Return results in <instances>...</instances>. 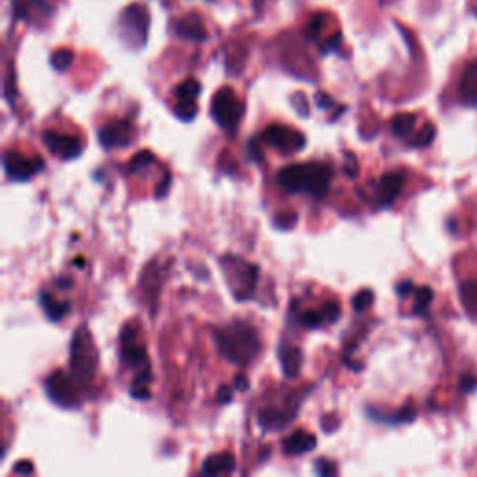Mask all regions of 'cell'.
<instances>
[{"label": "cell", "instance_id": "cell-21", "mask_svg": "<svg viewBox=\"0 0 477 477\" xmlns=\"http://www.w3.org/2000/svg\"><path fill=\"white\" fill-rule=\"evenodd\" d=\"M201 94V84L196 79H187L181 82L176 88L174 95H176L177 105H196V99Z\"/></svg>", "mask_w": 477, "mask_h": 477}, {"label": "cell", "instance_id": "cell-43", "mask_svg": "<svg viewBox=\"0 0 477 477\" xmlns=\"http://www.w3.org/2000/svg\"><path fill=\"white\" fill-rule=\"evenodd\" d=\"M476 384H477L476 378H465V380H463V388H465L466 392H468V389H470V392H471Z\"/></svg>", "mask_w": 477, "mask_h": 477}, {"label": "cell", "instance_id": "cell-33", "mask_svg": "<svg viewBox=\"0 0 477 477\" xmlns=\"http://www.w3.org/2000/svg\"><path fill=\"white\" fill-rule=\"evenodd\" d=\"M336 471H338V468H336V465H334L332 460L319 458V460L315 463V474H317V476H334Z\"/></svg>", "mask_w": 477, "mask_h": 477}, {"label": "cell", "instance_id": "cell-15", "mask_svg": "<svg viewBox=\"0 0 477 477\" xmlns=\"http://www.w3.org/2000/svg\"><path fill=\"white\" fill-rule=\"evenodd\" d=\"M174 32H176L177 38L190 39V41H205L207 39L205 25L200 19V15H196V13H189L187 17L176 21Z\"/></svg>", "mask_w": 477, "mask_h": 477}, {"label": "cell", "instance_id": "cell-42", "mask_svg": "<svg viewBox=\"0 0 477 477\" xmlns=\"http://www.w3.org/2000/svg\"><path fill=\"white\" fill-rule=\"evenodd\" d=\"M57 285L60 289H71L73 287V280H71V276H60L57 278Z\"/></svg>", "mask_w": 477, "mask_h": 477}, {"label": "cell", "instance_id": "cell-13", "mask_svg": "<svg viewBox=\"0 0 477 477\" xmlns=\"http://www.w3.org/2000/svg\"><path fill=\"white\" fill-rule=\"evenodd\" d=\"M405 183H407V174L401 172V170L384 174L377 183L378 203H380L383 207H389V205L397 200V196L401 194Z\"/></svg>", "mask_w": 477, "mask_h": 477}, {"label": "cell", "instance_id": "cell-9", "mask_svg": "<svg viewBox=\"0 0 477 477\" xmlns=\"http://www.w3.org/2000/svg\"><path fill=\"white\" fill-rule=\"evenodd\" d=\"M4 172L12 181H28L43 170V161L39 157H28L21 151L10 150L4 153Z\"/></svg>", "mask_w": 477, "mask_h": 477}, {"label": "cell", "instance_id": "cell-7", "mask_svg": "<svg viewBox=\"0 0 477 477\" xmlns=\"http://www.w3.org/2000/svg\"><path fill=\"white\" fill-rule=\"evenodd\" d=\"M233 261H235V267H230V263H226V261H222V265L226 267V270L237 274V278L233 276L227 278V280H230V285H232L235 301L245 302L248 301V298L254 295V291H256V285H258L259 280V267L258 265L246 263V261L237 258H233Z\"/></svg>", "mask_w": 477, "mask_h": 477}, {"label": "cell", "instance_id": "cell-30", "mask_svg": "<svg viewBox=\"0 0 477 477\" xmlns=\"http://www.w3.org/2000/svg\"><path fill=\"white\" fill-rule=\"evenodd\" d=\"M319 312H321V315H323L325 323H336V321L339 319L341 308H339V302L328 301V302H325L323 306H321Z\"/></svg>", "mask_w": 477, "mask_h": 477}, {"label": "cell", "instance_id": "cell-34", "mask_svg": "<svg viewBox=\"0 0 477 477\" xmlns=\"http://www.w3.org/2000/svg\"><path fill=\"white\" fill-rule=\"evenodd\" d=\"M176 114L183 121H190L198 114V105H176Z\"/></svg>", "mask_w": 477, "mask_h": 477}, {"label": "cell", "instance_id": "cell-6", "mask_svg": "<svg viewBox=\"0 0 477 477\" xmlns=\"http://www.w3.org/2000/svg\"><path fill=\"white\" fill-rule=\"evenodd\" d=\"M119 28H121V38L131 47H142L150 28V17L145 8L142 4L127 6L119 15Z\"/></svg>", "mask_w": 477, "mask_h": 477}, {"label": "cell", "instance_id": "cell-31", "mask_svg": "<svg viewBox=\"0 0 477 477\" xmlns=\"http://www.w3.org/2000/svg\"><path fill=\"white\" fill-rule=\"evenodd\" d=\"M301 323L306 328H312V330H314V328H319L321 325H325V319H323L319 309H315V312H304V314L301 315Z\"/></svg>", "mask_w": 477, "mask_h": 477}, {"label": "cell", "instance_id": "cell-38", "mask_svg": "<svg viewBox=\"0 0 477 477\" xmlns=\"http://www.w3.org/2000/svg\"><path fill=\"white\" fill-rule=\"evenodd\" d=\"M13 471L19 474V476H28V474L34 471V466H32V463H28V460H21V463H17V465L13 466Z\"/></svg>", "mask_w": 477, "mask_h": 477}, {"label": "cell", "instance_id": "cell-32", "mask_svg": "<svg viewBox=\"0 0 477 477\" xmlns=\"http://www.w3.org/2000/svg\"><path fill=\"white\" fill-rule=\"evenodd\" d=\"M296 220H298V214L296 213H282L274 216V224H276V227L291 230L296 224Z\"/></svg>", "mask_w": 477, "mask_h": 477}, {"label": "cell", "instance_id": "cell-24", "mask_svg": "<svg viewBox=\"0 0 477 477\" xmlns=\"http://www.w3.org/2000/svg\"><path fill=\"white\" fill-rule=\"evenodd\" d=\"M369 416H373L375 420L388 421V423H405V421L414 420L416 410L412 407H405L401 408L399 412H396V414H389V416H380L377 410H369Z\"/></svg>", "mask_w": 477, "mask_h": 477}, {"label": "cell", "instance_id": "cell-22", "mask_svg": "<svg viewBox=\"0 0 477 477\" xmlns=\"http://www.w3.org/2000/svg\"><path fill=\"white\" fill-rule=\"evenodd\" d=\"M458 293H460V302H463L468 315L477 317V282L460 283Z\"/></svg>", "mask_w": 477, "mask_h": 477}, {"label": "cell", "instance_id": "cell-10", "mask_svg": "<svg viewBox=\"0 0 477 477\" xmlns=\"http://www.w3.org/2000/svg\"><path fill=\"white\" fill-rule=\"evenodd\" d=\"M119 347H121V362L129 367H134L136 371L148 369L150 367V358L145 347L139 341V330L127 325L119 338Z\"/></svg>", "mask_w": 477, "mask_h": 477}, {"label": "cell", "instance_id": "cell-29", "mask_svg": "<svg viewBox=\"0 0 477 477\" xmlns=\"http://www.w3.org/2000/svg\"><path fill=\"white\" fill-rule=\"evenodd\" d=\"M371 302H373V293H371L369 289H364V291L356 293L354 298H352V309H354L356 314H362V312H365V309L369 308Z\"/></svg>", "mask_w": 477, "mask_h": 477}, {"label": "cell", "instance_id": "cell-25", "mask_svg": "<svg viewBox=\"0 0 477 477\" xmlns=\"http://www.w3.org/2000/svg\"><path fill=\"white\" fill-rule=\"evenodd\" d=\"M73 60H75V54H73L70 49H60L50 57V63H52V68L57 71L70 70Z\"/></svg>", "mask_w": 477, "mask_h": 477}, {"label": "cell", "instance_id": "cell-16", "mask_svg": "<svg viewBox=\"0 0 477 477\" xmlns=\"http://www.w3.org/2000/svg\"><path fill=\"white\" fill-rule=\"evenodd\" d=\"M317 446V438L308 431H295L282 440V449L285 455H302L312 451Z\"/></svg>", "mask_w": 477, "mask_h": 477}, {"label": "cell", "instance_id": "cell-4", "mask_svg": "<svg viewBox=\"0 0 477 477\" xmlns=\"http://www.w3.org/2000/svg\"><path fill=\"white\" fill-rule=\"evenodd\" d=\"M45 392L54 405L75 408L82 405V384L71 373L54 371L45 380Z\"/></svg>", "mask_w": 477, "mask_h": 477}, {"label": "cell", "instance_id": "cell-11", "mask_svg": "<svg viewBox=\"0 0 477 477\" xmlns=\"http://www.w3.org/2000/svg\"><path fill=\"white\" fill-rule=\"evenodd\" d=\"M134 140V127L129 119H114L99 129V144L105 150L127 148Z\"/></svg>", "mask_w": 477, "mask_h": 477}, {"label": "cell", "instance_id": "cell-40", "mask_svg": "<svg viewBox=\"0 0 477 477\" xmlns=\"http://www.w3.org/2000/svg\"><path fill=\"white\" fill-rule=\"evenodd\" d=\"M170 183H172V177H170V174H166V177H164L163 181H161V185H159V187H157V190H155V194H157V198H163V196L168 194Z\"/></svg>", "mask_w": 477, "mask_h": 477}, {"label": "cell", "instance_id": "cell-3", "mask_svg": "<svg viewBox=\"0 0 477 477\" xmlns=\"http://www.w3.org/2000/svg\"><path fill=\"white\" fill-rule=\"evenodd\" d=\"M97 364H99V354L95 349L94 338H92L88 327L82 325L71 339L70 373L82 386H86L94 380Z\"/></svg>", "mask_w": 477, "mask_h": 477}, {"label": "cell", "instance_id": "cell-5", "mask_svg": "<svg viewBox=\"0 0 477 477\" xmlns=\"http://www.w3.org/2000/svg\"><path fill=\"white\" fill-rule=\"evenodd\" d=\"M245 103L238 99V95L232 88H220L211 101V116L216 125L233 132L243 119Z\"/></svg>", "mask_w": 477, "mask_h": 477}, {"label": "cell", "instance_id": "cell-36", "mask_svg": "<svg viewBox=\"0 0 477 477\" xmlns=\"http://www.w3.org/2000/svg\"><path fill=\"white\" fill-rule=\"evenodd\" d=\"M233 399V392L230 386H220L219 392H216V401L220 403V405H230Z\"/></svg>", "mask_w": 477, "mask_h": 477}, {"label": "cell", "instance_id": "cell-20", "mask_svg": "<svg viewBox=\"0 0 477 477\" xmlns=\"http://www.w3.org/2000/svg\"><path fill=\"white\" fill-rule=\"evenodd\" d=\"M283 375L287 378H295L302 367V351L298 347H283L280 351Z\"/></svg>", "mask_w": 477, "mask_h": 477}, {"label": "cell", "instance_id": "cell-44", "mask_svg": "<svg viewBox=\"0 0 477 477\" xmlns=\"http://www.w3.org/2000/svg\"><path fill=\"white\" fill-rule=\"evenodd\" d=\"M75 263L79 265V267H82V265H84V259H81V258H79V259H77V261H75Z\"/></svg>", "mask_w": 477, "mask_h": 477}, {"label": "cell", "instance_id": "cell-23", "mask_svg": "<svg viewBox=\"0 0 477 477\" xmlns=\"http://www.w3.org/2000/svg\"><path fill=\"white\" fill-rule=\"evenodd\" d=\"M416 125V116L414 114H399L396 118L392 119V129L396 132L397 136H408L412 129Z\"/></svg>", "mask_w": 477, "mask_h": 477}, {"label": "cell", "instance_id": "cell-19", "mask_svg": "<svg viewBox=\"0 0 477 477\" xmlns=\"http://www.w3.org/2000/svg\"><path fill=\"white\" fill-rule=\"evenodd\" d=\"M39 304H41L45 315H47V319L54 321V323H57V321H62L65 315L70 314L71 309L70 302L54 301L52 295L47 293V291H41V293H39Z\"/></svg>", "mask_w": 477, "mask_h": 477}, {"label": "cell", "instance_id": "cell-1", "mask_svg": "<svg viewBox=\"0 0 477 477\" xmlns=\"http://www.w3.org/2000/svg\"><path fill=\"white\" fill-rule=\"evenodd\" d=\"M332 176L334 172L330 164H289L278 172V185L289 194H308L315 200H321L330 190Z\"/></svg>", "mask_w": 477, "mask_h": 477}, {"label": "cell", "instance_id": "cell-26", "mask_svg": "<svg viewBox=\"0 0 477 477\" xmlns=\"http://www.w3.org/2000/svg\"><path fill=\"white\" fill-rule=\"evenodd\" d=\"M153 161H155V155H153L151 151H140V153H136V155L129 161L127 172H129V174H136L140 170L148 168Z\"/></svg>", "mask_w": 477, "mask_h": 477}, {"label": "cell", "instance_id": "cell-2", "mask_svg": "<svg viewBox=\"0 0 477 477\" xmlns=\"http://www.w3.org/2000/svg\"><path fill=\"white\" fill-rule=\"evenodd\" d=\"M213 336L219 352L232 364H252L261 351V341L256 328L245 321H233L227 327L214 328Z\"/></svg>", "mask_w": 477, "mask_h": 477}, {"label": "cell", "instance_id": "cell-41", "mask_svg": "<svg viewBox=\"0 0 477 477\" xmlns=\"http://www.w3.org/2000/svg\"><path fill=\"white\" fill-rule=\"evenodd\" d=\"M397 293L401 296L410 295V293H414V285H412V282H401L397 285Z\"/></svg>", "mask_w": 477, "mask_h": 477}, {"label": "cell", "instance_id": "cell-8", "mask_svg": "<svg viewBox=\"0 0 477 477\" xmlns=\"http://www.w3.org/2000/svg\"><path fill=\"white\" fill-rule=\"evenodd\" d=\"M259 139L263 140L265 144L274 148V150L282 151L285 155L296 153L306 145V136L301 131H295L287 125H269L265 127Z\"/></svg>", "mask_w": 477, "mask_h": 477}, {"label": "cell", "instance_id": "cell-17", "mask_svg": "<svg viewBox=\"0 0 477 477\" xmlns=\"http://www.w3.org/2000/svg\"><path fill=\"white\" fill-rule=\"evenodd\" d=\"M235 470V458L232 453H214L205 458L200 474L203 476H227Z\"/></svg>", "mask_w": 477, "mask_h": 477}, {"label": "cell", "instance_id": "cell-14", "mask_svg": "<svg viewBox=\"0 0 477 477\" xmlns=\"http://www.w3.org/2000/svg\"><path fill=\"white\" fill-rule=\"evenodd\" d=\"M296 408H291V410H285V408H263L258 416L259 427L263 431H269V433H274V431H282L287 423L295 420Z\"/></svg>", "mask_w": 477, "mask_h": 477}, {"label": "cell", "instance_id": "cell-28", "mask_svg": "<svg viewBox=\"0 0 477 477\" xmlns=\"http://www.w3.org/2000/svg\"><path fill=\"white\" fill-rule=\"evenodd\" d=\"M433 140H434V125L425 123V127L416 134L414 139L410 140V145H412V148H425V145L431 144Z\"/></svg>", "mask_w": 477, "mask_h": 477}, {"label": "cell", "instance_id": "cell-12", "mask_svg": "<svg viewBox=\"0 0 477 477\" xmlns=\"http://www.w3.org/2000/svg\"><path fill=\"white\" fill-rule=\"evenodd\" d=\"M43 144L49 148L52 155L70 161V159L79 157L82 153V140L75 134H65V132L57 131H45L43 132Z\"/></svg>", "mask_w": 477, "mask_h": 477}, {"label": "cell", "instance_id": "cell-39", "mask_svg": "<svg viewBox=\"0 0 477 477\" xmlns=\"http://www.w3.org/2000/svg\"><path fill=\"white\" fill-rule=\"evenodd\" d=\"M233 386H235L237 389H241V392H246V389L250 388V380H248L246 375L238 373L237 377H235V380H233Z\"/></svg>", "mask_w": 477, "mask_h": 477}, {"label": "cell", "instance_id": "cell-37", "mask_svg": "<svg viewBox=\"0 0 477 477\" xmlns=\"http://www.w3.org/2000/svg\"><path fill=\"white\" fill-rule=\"evenodd\" d=\"M345 159L349 161L345 166V174L347 177H351V179H354V177L358 176V163L356 159H354V155L352 153H345Z\"/></svg>", "mask_w": 477, "mask_h": 477}, {"label": "cell", "instance_id": "cell-35", "mask_svg": "<svg viewBox=\"0 0 477 477\" xmlns=\"http://www.w3.org/2000/svg\"><path fill=\"white\" fill-rule=\"evenodd\" d=\"M315 105L319 108H323V110H328V108H332L336 103H334V99L330 95L319 92V94H315Z\"/></svg>", "mask_w": 477, "mask_h": 477}, {"label": "cell", "instance_id": "cell-27", "mask_svg": "<svg viewBox=\"0 0 477 477\" xmlns=\"http://www.w3.org/2000/svg\"><path fill=\"white\" fill-rule=\"evenodd\" d=\"M433 302V291L429 287H420L416 291V304H414V314L416 315H425V312L431 306Z\"/></svg>", "mask_w": 477, "mask_h": 477}, {"label": "cell", "instance_id": "cell-18", "mask_svg": "<svg viewBox=\"0 0 477 477\" xmlns=\"http://www.w3.org/2000/svg\"><path fill=\"white\" fill-rule=\"evenodd\" d=\"M458 94L466 105L477 107V62L466 65L465 73L460 77V84H458Z\"/></svg>", "mask_w": 477, "mask_h": 477}]
</instances>
